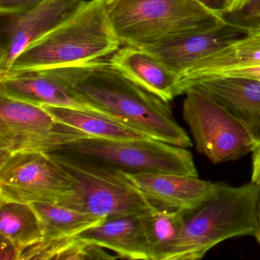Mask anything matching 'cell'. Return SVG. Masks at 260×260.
<instances>
[{"instance_id":"6da1fadb","label":"cell","mask_w":260,"mask_h":260,"mask_svg":"<svg viewBox=\"0 0 260 260\" xmlns=\"http://www.w3.org/2000/svg\"><path fill=\"white\" fill-rule=\"evenodd\" d=\"M98 113L153 139L188 148L191 138L178 124L169 103L134 81L104 57L51 69Z\"/></svg>"},{"instance_id":"7a4b0ae2","label":"cell","mask_w":260,"mask_h":260,"mask_svg":"<svg viewBox=\"0 0 260 260\" xmlns=\"http://www.w3.org/2000/svg\"><path fill=\"white\" fill-rule=\"evenodd\" d=\"M114 34L123 46L148 49L220 28L228 20L201 0H105Z\"/></svg>"},{"instance_id":"3957f363","label":"cell","mask_w":260,"mask_h":260,"mask_svg":"<svg viewBox=\"0 0 260 260\" xmlns=\"http://www.w3.org/2000/svg\"><path fill=\"white\" fill-rule=\"evenodd\" d=\"M260 186L217 182L200 204L185 209L179 239L168 260H197L228 239L252 236L257 229Z\"/></svg>"},{"instance_id":"277c9868","label":"cell","mask_w":260,"mask_h":260,"mask_svg":"<svg viewBox=\"0 0 260 260\" xmlns=\"http://www.w3.org/2000/svg\"><path fill=\"white\" fill-rule=\"evenodd\" d=\"M120 46L105 0H85L68 20L27 47L10 71H42L81 64L109 57Z\"/></svg>"},{"instance_id":"5b68a950","label":"cell","mask_w":260,"mask_h":260,"mask_svg":"<svg viewBox=\"0 0 260 260\" xmlns=\"http://www.w3.org/2000/svg\"><path fill=\"white\" fill-rule=\"evenodd\" d=\"M45 153L127 174L170 173L199 176L192 155L186 148L151 138L110 140L86 137Z\"/></svg>"},{"instance_id":"8992f818","label":"cell","mask_w":260,"mask_h":260,"mask_svg":"<svg viewBox=\"0 0 260 260\" xmlns=\"http://www.w3.org/2000/svg\"><path fill=\"white\" fill-rule=\"evenodd\" d=\"M49 156L68 175L74 188L72 194L56 204L106 218L142 214L156 206L122 172Z\"/></svg>"},{"instance_id":"52a82bcc","label":"cell","mask_w":260,"mask_h":260,"mask_svg":"<svg viewBox=\"0 0 260 260\" xmlns=\"http://www.w3.org/2000/svg\"><path fill=\"white\" fill-rule=\"evenodd\" d=\"M184 94V120L199 153L219 164L253 151L259 141L243 121L194 86L187 88Z\"/></svg>"},{"instance_id":"ba28073f","label":"cell","mask_w":260,"mask_h":260,"mask_svg":"<svg viewBox=\"0 0 260 260\" xmlns=\"http://www.w3.org/2000/svg\"><path fill=\"white\" fill-rule=\"evenodd\" d=\"M73 192L68 175L46 153H0V202L58 203Z\"/></svg>"},{"instance_id":"9c48e42d","label":"cell","mask_w":260,"mask_h":260,"mask_svg":"<svg viewBox=\"0 0 260 260\" xmlns=\"http://www.w3.org/2000/svg\"><path fill=\"white\" fill-rule=\"evenodd\" d=\"M90 135L56 121L40 106L0 95V153L42 152Z\"/></svg>"},{"instance_id":"30bf717a","label":"cell","mask_w":260,"mask_h":260,"mask_svg":"<svg viewBox=\"0 0 260 260\" xmlns=\"http://www.w3.org/2000/svg\"><path fill=\"white\" fill-rule=\"evenodd\" d=\"M85 0H43L17 14L0 15V74L33 42L68 20Z\"/></svg>"},{"instance_id":"8fae6325","label":"cell","mask_w":260,"mask_h":260,"mask_svg":"<svg viewBox=\"0 0 260 260\" xmlns=\"http://www.w3.org/2000/svg\"><path fill=\"white\" fill-rule=\"evenodd\" d=\"M0 95L36 106L48 105L97 112L50 70L0 74Z\"/></svg>"},{"instance_id":"7c38bea8","label":"cell","mask_w":260,"mask_h":260,"mask_svg":"<svg viewBox=\"0 0 260 260\" xmlns=\"http://www.w3.org/2000/svg\"><path fill=\"white\" fill-rule=\"evenodd\" d=\"M248 33L244 24L228 21L207 32L170 41L146 49L178 76L208 54L232 43Z\"/></svg>"},{"instance_id":"4fadbf2b","label":"cell","mask_w":260,"mask_h":260,"mask_svg":"<svg viewBox=\"0 0 260 260\" xmlns=\"http://www.w3.org/2000/svg\"><path fill=\"white\" fill-rule=\"evenodd\" d=\"M125 174L152 203L172 209L194 208L212 192L217 184L185 175Z\"/></svg>"},{"instance_id":"5bb4252c","label":"cell","mask_w":260,"mask_h":260,"mask_svg":"<svg viewBox=\"0 0 260 260\" xmlns=\"http://www.w3.org/2000/svg\"><path fill=\"white\" fill-rule=\"evenodd\" d=\"M142 214L107 217L77 237L81 241L110 249L121 258L150 260Z\"/></svg>"},{"instance_id":"9a60e30c","label":"cell","mask_w":260,"mask_h":260,"mask_svg":"<svg viewBox=\"0 0 260 260\" xmlns=\"http://www.w3.org/2000/svg\"><path fill=\"white\" fill-rule=\"evenodd\" d=\"M257 65H260V30L248 26V33L243 37L198 60L179 74L181 94L194 83L217 73Z\"/></svg>"},{"instance_id":"2e32d148","label":"cell","mask_w":260,"mask_h":260,"mask_svg":"<svg viewBox=\"0 0 260 260\" xmlns=\"http://www.w3.org/2000/svg\"><path fill=\"white\" fill-rule=\"evenodd\" d=\"M190 86L198 88L218 102L243 121L260 141V81L217 77L201 80Z\"/></svg>"},{"instance_id":"e0dca14e","label":"cell","mask_w":260,"mask_h":260,"mask_svg":"<svg viewBox=\"0 0 260 260\" xmlns=\"http://www.w3.org/2000/svg\"><path fill=\"white\" fill-rule=\"evenodd\" d=\"M110 60L132 80L167 103L181 95L179 76L146 50L124 46Z\"/></svg>"},{"instance_id":"ac0fdd59","label":"cell","mask_w":260,"mask_h":260,"mask_svg":"<svg viewBox=\"0 0 260 260\" xmlns=\"http://www.w3.org/2000/svg\"><path fill=\"white\" fill-rule=\"evenodd\" d=\"M40 106L58 122L75 127L92 137L110 140L150 138L137 129L97 112L48 105Z\"/></svg>"},{"instance_id":"d6986e66","label":"cell","mask_w":260,"mask_h":260,"mask_svg":"<svg viewBox=\"0 0 260 260\" xmlns=\"http://www.w3.org/2000/svg\"><path fill=\"white\" fill-rule=\"evenodd\" d=\"M30 205L42 223L43 240L74 238L106 219L52 202H35Z\"/></svg>"},{"instance_id":"ffe728a7","label":"cell","mask_w":260,"mask_h":260,"mask_svg":"<svg viewBox=\"0 0 260 260\" xmlns=\"http://www.w3.org/2000/svg\"><path fill=\"white\" fill-rule=\"evenodd\" d=\"M1 241L11 245L16 254L44 240L42 223L30 204L0 202Z\"/></svg>"},{"instance_id":"44dd1931","label":"cell","mask_w":260,"mask_h":260,"mask_svg":"<svg viewBox=\"0 0 260 260\" xmlns=\"http://www.w3.org/2000/svg\"><path fill=\"white\" fill-rule=\"evenodd\" d=\"M185 209L156 206L142 215L150 260H168L183 225Z\"/></svg>"},{"instance_id":"7402d4cb","label":"cell","mask_w":260,"mask_h":260,"mask_svg":"<svg viewBox=\"0 0 260 260\" xmlns=\"http://www.w3.org/2000/svg\"><path fill=\"white\" fill-rule=\"evenodd\" d=\"M118 255H111L105 248L85 243L77 239L42 240L22 249L16 260L28 259H112Z\"/></svg>"},{"instance_id":"603a6c76","label":"cell","mask_w":260,"mask_h":260,"mask_svg":"<svg viewBox=\"0 0 260 260\" xmlns=\"http://www.w3.org/2000/svg\"><path fill=\"white\" fill-rule=\"evenodd\" d=\"M42 1L43 0H0V15L23 13Z\"/></svg>"},{"instance_id":"cb8c5ba5","label":"cell","mask_w":260,"mask_h":260,"mask_svg":"<svg viewBox=\"0 0 260 260\" xmlns=\"http://www.w3.org/2000/svg\"><path fill=\"white\" fill-rule=\"evenodd\" d=\"M217 77H236V78L249 79V80L260 81V65L228 70V71L217 73L208 79L217 78Z\"/></svg>"},{"instance_id":"d4e9b609","label":"cell","mask_w":260,"mask_h":260,"mask_svg":"<svg viewBox=\"0 0 260 260\" xmlns=\"http://www.w3.org/2000/svg\"><path fill=\"white\" fill-rule=\"evenodd\" d=\"M251 0H225L220 9L223 16L240 13Z\"/></svg>"},{"instance_id":"484cf974","label":"cell","mask_w":260,"mask_h":260,"mask_svg":"<svg viewBox=\"0 0 260 260\" xmlns=\"http://www.w3.org/2000/svg\"><path fill=\"white\" fill-rule=\"evenodd\" d=\"M251 182L260 186V141L252 151V169Z\"/></svg>"},{"instance_id":"4316f807","label":"cell","mask_w":260,"mask_h":260,"mask_svg":"<svg viewBox=\"0 0 260 260\" xmlns=\"http://www.w3.org/2000/svg\"><path fill=\"white\" fill-rule=\"evenodd\" d=\"M240 12L243 13V20L249 22V25L260 22V6H246Z\"/></svg>"},{"instance_id":"83f0119b","label":"cell","mask_w":260,"mask_h":260,"mask_svg":"<svg viewBox=\"0 0 260 260\" xmlns=\"http://www.w3.org/2000/svg\"><path fill=\"white\" fill-rule=\"evenodd\" d=\"M255 239L260 245V203L258 205V213H257V229L255 234Z\"/></svg>"},{"instance_id":"f1b7e54d","label":"cell","mask_w":260,"mask_h":260,"mask_svg":"<svg viewBox=\"0 0 260 260\" xmlns=\"http://www.w3.org/2000/svg\"><path fill=\"white\" fill-rule=\"evenodd\" d=\"M202 2H203L204 4L208 5V7H212V8L216 9L214 7V5H215L217 3H218L220 0H201Z\"/></svg>"},{"instance_id":"f546056e","label":"cell","mask_w":260,"mask_h":260,"mask_svg":"<svg viewBox=\"0 0 260 260\" xmlns=\"http://www.w3.org/2000/svg\"><path fill=\"white\" fill-rule=\"evenodd\" d=\"M260 6V0H251L247 6Z\"/></svg>"},{"instance_id":"4dcf8cb0","label":"cell","mask_w":260,"mask_h":260,"mask_svg":"<svg viewBox=\"0 0 260 260\" xmlns=\"http://www.w3.org/2000/svg\"><path fill=\"white\" fill-rule=\"evenodd\" d=\"M249 26L252 27V28H255V29L260 30V22L251 24V25H249Z\"/></svg>"}]
</instances>
